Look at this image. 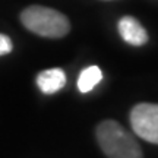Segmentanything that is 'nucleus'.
Listing matches in <instances>:
<instances>
[{
	"label": "nucleus",
	"instance_id": "nucleus-1",
	"mask_svg": "<svg viewBox=\"0 0 158 158\" xmlns=\"http://www.w3.org/2000/svg\"><path fill=\"white\" fill-rule=\"evenodd\" d=\"M97 141L108 158H143L141 145L133 135L114 120L98 124Z\"/></svg>",
	"mask_w": 158,
	"mask_h": 158
},
{
	"label": "nucleus",
	"instance_id": "nucleus-2",
	"mask_svg": "<svg viewBox=\"0 0 158 158\" xmlns=\"http://www.w3.org/2000/svg\"><path fill=\"white\" fill-rule=\"evenodd\" d=\"M21 22L28 31L45 38H62L70 31L68 18L45 6H28L21 13Z\"/></svg>",
	"mask_w": 158,
	"mask_h": 158
},
{
	"label": "nucleus",
	"instance_id": "nucleus-3",
	"mask_svg": "<svg viewBox=\"0 0 158 158\" xmlns=\"http://www.w3.org/2000/svg\"><path fill=\"white\" fill-rule=\"evenodd\" d=\"M130 126L141 139L158 145V104L135 106L130 111Z\"/></svg>",
	"mask_w": 158,
	"mask_h": 158
},
{
	"label": "nucleus",
	"instance_id": "nucleus-4",
	"mask_svg": "<svg viewBox=\"0 0 158 158\" xmlns=\"http://www.w3.org/2000/svg\"><path fill=\"white\" fill-rule=\"evenodd\" d=\"M118 34L130 45H143L148 41L147 29L133 16H123L118 21Z\"/></svg>",
	"mask_w": 158,
	"mask_h": 158
},
{
	"label": "nucleus",
	"instance_id": "nucleus-5",
	"mask_svg": "<svg viewBox=\"0 0 158 158\" xmlns=\"http://www.w3.org/2000/svg\"><path fill=\"white\" fill-rule=\"evenodd\" d=\"M37 85L44 94H56L66 85V73L59 68L43 70L37 76Z\"/></svg>",
	"mask_w": 158,
	"mask_h": 158
},
{
	"label": "nucleus",
	"instance_id": "nucleus-6",
	"mask_svg": "<svg viewBox=\"0 0 158 158\" xmlns=\"http://www.w3.org/2000/svg\"><path fill=\"white\" fill-rule=\"evenodd\" d=\"M102 79V72L98 66L85 68L78 78V88L81 92H89L94 89L97 84H100Z\"/></svg>",
	"mask_w": 158,
	"mask_h": 158
},
{
	"label": "nucleus",
	"instance_id": "nucleus-7",
	"mask_svg": "<svg viewBox=\"0 0 158 158\" xmlns=\"http://www.w3.org/2000/svg\"><path fill=\"white\" fill-rule=\"evenodd\" d=\"M12 48H13V44H12V40L5 34H0V56L3 54H7L10 53Z\"/></svg>",
	"mask_w": 158,
	"mask_h": 158
}]
</instances>
